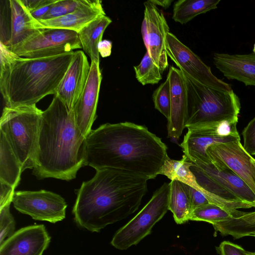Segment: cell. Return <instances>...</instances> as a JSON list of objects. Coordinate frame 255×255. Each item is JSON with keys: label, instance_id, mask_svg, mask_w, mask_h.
Returning <instances> with one entry per match:
<instances>
[{"label": "cell", "instance_id": "cell-1", "mask_svg": "<svg viewBox=\"0 0 255 255\" xmlns=\"http://www.w3.org/2000/svg\"><path fill=\"white\" fill-rule=\"evenodd\" d=\"M161 139L143 126L107 123L86 136L84 166L113 168L154 179L168 156Z\"/></svg>", "mask_w": 255, "mask_h": 255}, {"label": "cell", "instance_id": "cell-40", "mask_svg": "<svg viewBox=\"0 0 255 255\" xmlns=\"http://www.w3.org/2000/svg\"><path fill=\"white\" fill-rule=\"evenodd\" d=\"M52 3L45 5L39 9L33 11L30 13L35 19L39 21L42 20L44 15H45L48 12L51 7Z\"/></svg>", "mask_w": 255, "mask_h": 255}, {"label": "cell", "instance_id": "cell-31", "mask_svg": "<svg viewBox=\"0 0 255 255\" xmlns=\"http://www.w3.org/2000/svg\"><path fill=\"white\" fill-rule=\"evenodd\" d=\"M155 108L168 120L170 115V85L169 79L159 85L152 95Z\"/></svg>", "mask_w": 255, "mask_h": 255}, {"label": "cell", "instance_id": "cell-17", "mask_svg": "<svg viewBox=\"0 0 255 255\" xmlns=\"http://www.w3.org/2000/svg\"><path fill=\"white\" fill-rule=\"evenodd\" d=\"M90 70L82 51L74 52L71 63L54 95L72 110L86 85Z\"/></svg>", "mask_w": 255, "mask_h": 255}, {"label": "cell", "instance_id": "cell-18", "mask_svg": "<svg viewBox=\"0 0 255 255\" xmlns=\"http://www.w3.org/2000/svg\"><path fill=\"white\" fill-rule=\"evenodd\" d=\"M214 181L242 202L255 207V194L233 171L223 164L211 160L192 162Z\"/></svg>", "mask_w": 255, "mask_h": 255}, {"label": "cell", "instance_id": "cell-38", "mask_svg": "<svg viewBox=\"0 0 255 255\" xmlns=\"http://www.w3.org/2000/svg\"><path fill=\"white\" fill-rule=\"evenodd\" d=\"M56 0H21L23 4L31 13L45 5L51 4Z\"/></svg>", "mask_w": 255, "mask_h": 255}, {"label": "cell", "instance_id": "cell-25", "mask_svg": "<svg viewBox=\"0 0 255 255\" xmlns=\"http://www.w3.org/2000/svg\"><path fill=\"white\" fill-rule=\"evenodd\" d=\"M169 184V210L177 224H184L190 220L192 212L188 192L184 184L179 181L173 180Z\"/></svg>", "mask_w": 255, "mask_h": 255}, {"label": "cell", "instance_id": "cell-37", "mask_svg": "<svg viewBox=\"0 0 255 255\" xmlns=\"http://www.w3.org/2000/svg\"><path fill=\"white\" fill-rule=\"evenodd\" d=\"M0 208L10 204L12 202L14 189L9 185L0 182Z\"/></svg>", "mask_w": 255, "mask_h": 255}, {"label": "cell", "instance_id": "cell-35", "mask_svg": "<svg viewBox=\"0 0 255 255\" xmlns=\"http://www.w3.org/2000/svg\"><path fill=\"white\" fill-rule=\"evenodd\" d=\"M216 250L218 255H246V250L241 246L227 241L221 242Z\"/></svg>", "mask_w": 255, "mask_h": 255}, {"label": "cell", "instance_id": "cell-21", "mask_svg": "<svg viewBox=\"0 0 255 255\" xmlns=\"http://www.w3.org/2000/svg\"><path fill=\"white\" fill-rule=\"evenodd\" d=\"M106 15L102 1L88 0L87 3L73 12L61 17L39 21L44 28L70 30L77 33L101 15Z\"/></svg>", "mask_w": 255, "mask_h": 255}, {"label": "cell", "instance_id": "cell-8", "mask_svg": "<svg viewBox=\"0 0 255 255\" xmlns=\"http://www.w3.org/2000/svg\"><path fill=\"white\" fill-rule=\"evenodd\" d=\"M6 48L25 58L54 56L82 48L77 32L57 28H43L26 40Z\"/></svg>", "mask_w": 255, "mask_h": 255}, {"label": "cell", "instance_id": "cell-33", "mask_svg": "<svg viewBox=\"0 0 255 255\" xmlns=\"http://www.w3.org/2000/svg\"><path fill=\"white\" fill-rule=\"evenodd\" d=\"M10 205L0 208V245L15 232V222L10 212Z\"/></svg>", "mask_w": 255, "mask_h": 255}, {"label": "cell", "instance_id": "cell-6", "mask_svg": "<svg viewBox=\"0 0 255 255\" xmlns=\"http://www.w3.org/2000/svg\"><path fill=\"white\" fill-rule=\"evenodd\" d=\"M42 112L36 105L5 107L2 111L0 130L21 164L22 172L36 166Z\"/></svg>", "mask_w": 255, "mask_h": 255}, {"label": "cell", "instance_id": "cell-34", "mask_svg": "<svg viewBox=\"0 0 255 255\" xmlns=\"http://www.w3.org/2000/svg\"><path fill=\"white\" fill-rule=\"evenodd\" d=\"M243 147L251 155H255V117L246 126L242 131Z\"/></svg>", "mask_w": 255, "mask_h": 255}, {"label": "cell", "instance_id": "cell-41", "mask_svg": "<svg viewBox=\"0 0 255 255\" xmlns=\"http://www.w3.org/2000/svg\"><path fill=\"white\" fill-rule=\"evenodd\" d=\"M150 1L156 6H160L165 9L168 8L173 2L171 0H150Z\"/></svg>", "mask_w": 255, "mask_h": 255}, {"label": "cell", "instance_id": "cell-44", "mask_svg": "<svg viewBox=\"0 0 255 255\" xmlns=\"http://www.w3.org/2000/svg\"><path fill=\"white\" fill-rule=\"evenodd\" d=\"M253 236L255 237V234L253 235Z\"/></svg>", "mask_w": 255, "mask_h": 255}, {"label": "cell", "instance_id": "cell-7", "mask_svg": "<svg viewBox=\"0 0 255 255\" xmlns=\"http://www.w3.org/2000/svg\"><path fill=\"white\" fill-rule=\"evenodd\" d=\"M170 192V184L163 183L143 208L117 231L111 245L118 250H125L149 235L155 224L169 210Z\"/></svg>", "mask_w": 255, "mask_h": 255}, {"label": "cell", "instance_id": "cell-10", "mask_svg": "<svg viewBox=\"0 0 255 255\" xmlns=\"http://www.w3.org/2000/svg\"><path fill=\"white\" fill-rule=\"evenodd\" d=\"M12 202L16 210L35 220L56 223L65 218L66 201L60 195L50 191H16Z\"/></svg>", "mask_w": 255, "mask_h": 255}, {"label": "cell", "instance_id": "cell-3", "mask_svg": "<svg viewBox=\"0 0 255 255\" xmlns=\"http://www.w3.org/2000/svg\"><path fill=\"white\" fill-rule=\"evenodd\" d=\"M85 137L70 110L57 96L42 111L35 167L38 179L53 178L66 181L76 178L84 166Z\"/></svg>", "mask_w": 255, "mask_h": 255}, {"label": "cell", "instance_id": "cell-9", "mask_svg": "<svg viewBox=\"0 0 255 255\" xmlns=\"http://www.w3.org/2000/svg\"><path fill=\"white\" fill-rule=\"evenodd\" d=\"M166 51L167 56L192 80L219 91L233 90L231 85L215 76L210 67L170 32L166 37Z\"/></svg>", "mask_w": 255, "mask_h": 255}, {"label": "cell", "instance_id": "cell-26", "mask_svg": "<svg viewBox=\"0 0 255 255\" xmlns=\"http://www.w3.org/2000/svg\"><path fill=\"white\" fill-rule=\"evenodd\" d=\"M220 0H179L173 5L172 19L186 24L197 15L216 9Z\"/></svg>", "mask_w": 255, "mask_h": 255}, {"label": "cell", "instance_id": "cell-16", "mask_svg": "<svg viewBox=\"0 0 255 255\" xmlns=\"http://www.w3.org/2000/svg\"><path fill=\"white\" fill-rule=\"evenodd\" d=\"M167 77L170 85V115L168 120V136L179 139L184 129L188 110L187 87L185 75L171 66Z\"/></svg>", "mask_w": 255, "mask_h": 255}, {"label": "cell", "instance_id": "cell-19", "mask_svg": "<svg viewBox=\"0 0 255 255\" xmlns=\"http://www.w3.org/2000/svg\"><path fill=\"white\" fill-rule=\"evenodd\" d=\"M213 63L229 80H236L245 86H255V54H230L215 53Z\"/></svg>", "mask_w": 255, "mask_h": 255}, {"label": "cell", "instance_id": "cell-27", "mask_svg": "<svg viewBox=\"0 0 255 255\" xmlns=\"http://www.w3.org/2000/svg\"><path fill=\"white\" fill-rule=\"evenodd\" d=\"M192 162L185 155L179 160H174L167 156L159 174L164 175L171 180H176L202 192L195 177L190 170Z\"/></svg>", "mask_w": 255, "mask_h": 255}, {"label": "cell", "instance_id": "cell-43", "mask_svg": "<svg viewBox=\"0 0 255 255\" xmlns=\"http://www.w3.org/2000/svg\"><path fill=\"white\" fill-rule=\"evenodd\" d=\"M253 51V53L255 54V43L254 44Z\"/></svg>", "mask_w": 255, "mask_h": 255}, {"label": "cell", "instance_id": "cell-2", "mask_svg": "<svg viewBox=\"0 0 255 255\" xmlns=\"http://www.w3.org/2000/svg\"><path fill=\"white\" fill-rule=\"evenodd\" d=\"M148 180L113 168L96 170L77 190L73 209L76 224L92 232L123 220L136 211L147 192Z\"/></svg>", "mask_w": 255, "mask_h": 255}, {"label": "cell", "instance_id": "cell-13", "mask_svg": "<svg viewBox=\"0 0 255 255\" xmlns=\"http://www.w3.org/2000/svg\"><path fill=\"white\" fill-rule=\"evenodd\" d=\"M240 140L212 145L207 154L211 161L230 168L255 194V158L245 150Z\"/></svg>", "mask_w": 255, "mask_h": 255}, {"label": "cell", "instance_id": "cell-11", "mask_svg": "<svg viewBox=\"0 0 255 255\" xmlns=\"http://www.w3.org/2000/svg\"><path fill=\"white\" fill-rule=\"evenodd\" d=\"M141 34L146 51L161 73L168 66L166 37L169 27L162 11L150 0L143 3Z\"/></svg>", "mask_w": 255, "mask_h": 255}, {"label": "cell", "instance_id": "cell-14", "mask_svg": "<svg viewBox=\"0 0 255 255\" xmlns=\"http://www.w3.org/2000/svg\"><path fill=\"white\" fill-rule=\"evenodd\" d=\"M102 79L100 63L91 62L86 85L73 109L75 122L85 137L91 131L96 118Z\"/></svg>", "mask_w": 255, "mask_h": 255}, {"label": "cell", "instance_id": "cell-5", "mask_svg": "<svg viewBox=\"0 0 255 255\" xmlns=\"http://www.w3.org/2000/svg\"><path fill=\"white\" fill-rule=\"evenodd\" d=\"M185 78L188 93L186 128H205L223 123L237 124L241 106L240 98L233 90L219 91L186 76Z\"/></svg>", "mask_w": 255, "mask_h": 255}, {"label": "cell", "instance_id": "cell-39", "mask_svg": "<svg viewBox=\"0 0 255 255\" xmlns=\"http://www.w3.org/2000/svg\"><path fill=\"white\" fill-rule=\"evenodd\" d=\"M112 43L108 40H102L98 45V51L102 57L109 56L111 54Z\"/></svg>", "mask_w": 255, "mask_h": 255}, {"label": "cell", "instance_id": "cell-4", "mask_svg": "<svg viewBox=\"0 0 255 255\" xmlns=\"http://www.w3.org/2000/svg\"><path fill=\"white\" fill-rule=\"evenodd\" d=\"M0 44V90L5 107L11 108L36 105L45 96L55 95L74 54L25 58Z\"/></svg>", "mask_w": 255, "mask_h": 255}, {"label": "cell", "instance_id": "cell-12", "mask_svg": "<svg viewBox=\"0 0 255 255\" xmlns=\"http://www.w3.org/2000/svg\"><path fill=\"white\" fill-rule=\"evenodd\" d=\"M237 124L223 123L205 128H188L180 146L184 155L192 162L210 160L206 150L210 146L241 140Z\"/></svg>", "mask_w": 255, "mask_h": 255}, {"label": "cell", "instance_id": "cell-36", "mask_svg": "<svg viewBox=\"0 0 255 255\" xmlns=\"http://www.w3.org/2000/svg\"><path fill=\"white\" fill-rule=\"evenodd\" d=\"M184 185L190 198L192 211L201 206L210 203L203 193L187 184Z\"/></svg>", "mask_w": 255, "mask_h": 255}, {"label": "cell", "instance_id": "cell-22", "mask_svg": "<svg viewBox=\"0 0 255 255\" xmlns=\"http://www.w3.org/2000/svg\"><path fill=\"white\" fill-rule=\"evenodd\" d=\"M10 39L7 47L18 44L38 32L42 27L21 0H10Z\"/></svg>", "mask_w": 255, "mask_h": 255}, {"label": "cell", "instance_id": "cell-23", "mask_svg": "<svg viewBox=\"0 0 255 255\" xmlns=\"http://www.w3.org/2000/svg\"><path fill=\"white\" fill-rule=\"evenodd\" d=\"M112 21L106 15H101L78 32L82 47L91 62L100 63L98 45L102 40L105 29Z\"/></svg>", "mask_w": 255, "mask_h": 255}, {"label": "cell", "instance_id": "cell-24", "mask_svg": "<svg viewBox=\"0 0 255 255\" xmlns=\"http://www.w3.org/2000/svg\"><path fill=\"white\" fill-rule=\"evenodd\" d=\"M22 167L2 131L0 130V182L15 189Z\"/></svg>", "mask_w": 255, "mask_h": 255}, {"label": "cell", "instance_id": "cell-42", "mask_svg": "<svg viewBox=\"0 0 255 255\" xmlns=\"http://www.w3.org/2000/svg\"><path fill=\"white\" fill-rule=\"evenodd\" d=\"M246 255H255V252H251L246 251Z\"/></svg>", "mask_w": 255, "mask_h": 255}, {"label": "cell", "instance_id": "cell-20", "mask_svg": "<svg viewBox=\"0 0 255 255\" xmlns=\"http://www.w3.org/2000/svg\"><path fill=\"white\" fill-rule=\"evenodd\" d=\"M190 168L194 175L197 183L202 189V193L210 203L235 213L239 212L238 210L239 209L253 207L251 205L242 202L205 174L193 162Z\"/></svg>", "mask_w": 255, "mask_h": 255}, {"label": "cell", "instance_id": "cell-32", "mask_svg": "<svg viewBox=\"0 0 255 255\" xmlns=\"http://www.w3.org/2000/svg\"><path fill=\"white\" fill-rule=\"evenodd\" d=\"M88 0H56L42 20H47L65 15L86 4Z\"/></svg>", "mask_w": 255, "mask_h": 255}, {"label": "cell", "instance_id": "cell-28", "mask_svg": "<svg viewBox=\"0 0 255 255\" xmlns=\"http://www.w3.org/2000/svg\"><path fill=\"white\" fill-rule=\"evenodd\" d=\"M222 236H231L238 239L255 234V212H247L238 218L217 222L212 225Z\"/></svg>", "mask_w": 255, "mask_h": 255}, {"label": "cell", "instance_id": "cell-15", "mask_svg": "<svg viewBox=\"0 0 255 255\" xmlns=\"http://www.w3.org/2000/svg\"><path fill=\"white\" fill-rule=\"evenodd\" d=\"M50 240L43 225L27 226L16 231L0 245V255H42Z\"/></svg>", "mask_w": 255, "mask_h": 255}, {"label": "cell", "instance_id": "cell-30", "mask_svg": "<svg viewBox=\"0 0 255 255\" xmlns=\"http://www.w3.org/2000/svg\"><path fill=\"white\" fill-rule=\"evenodd\" d=\"M135 77L142 85H154L161 79V72L146 51L140 63L133 67Z\"/></svg>", "mask_w": 255, "mask_h": 255}, {"label": "cell", "instance_id": "cell-29", "mask_svg": "<svg viewBox=\"0 0 255 255\" xmlns=\"http://www.w3.org/2000/svg\"><path fill=\"white\" fill-rule=\"evenodd\" d=\"M246 213L241 211L236 213L231 212L218 205L209 203L193 210L191 213L190 220L205 221L213 225L231 218L241 217Z\"/></svg>", "mask_w": 255, "mask_h": 255}]
</instances>
